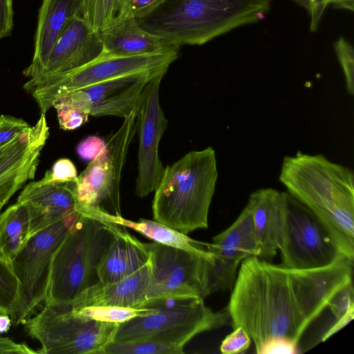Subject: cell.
Masks as SVG:
<instances>
[{"instance_id": "cell-1", "label": "cell", "mask_w": 354, "mask_h": 354, "mask_svg": "<svg viewBox=\"0 0 354 354\" xmlns=\"http://www.w3.org/2000/svg\"><path fill=\"white\" fill-rule=\"evenodd\" d=\"M227 309L232 328L242 327L258 354L275 338L298 345L309 326L290 269L258 257L241 261Z\"/></svg>"}, {"instance_id": "cell-2", "label": "cell", "mask_w": 354, "mask_h": 354, "mask_svg": "<svg viewBox=\"0 0 354 354\" xmlns=\"http://www.w3.org/2000/svg\"><path fill=\"white\" fill-rule=\"evenodd\" d=\"M288 193L329 232L339 252L354 260V174L322 154L284 157L279 176Z\"/></svg>"}, {"instance_id": "cell-3", "label": "cell", "mask_w": 354, "mask_h": 354, "mask_svg": "<svg viewBox=\"0 0 354 354\" xmlns=\"http://www.w3.org/2000/svg\"><path fill=\"white\" fill-rule=\"evenodd\" d=\"M272 0H164L138 25L174 46L203 45L265 19Z\"/></svg>"}, {"instance_id": "cell-4", "label": "cell", "mask_w": 354, "mask_h": 354, "mask_svg": "<svg viewBox=\"0 0 354 354\" xmlns=\"http://www.w3.org/2000/svg\"><path fill=\"white\" fill-rule=\"evenodd\" d=\"M217 178L212 147L189 151L167 165L154 190V221L185 234L207 228Z\"/></svg>"}, {"instance_id": "cell-5", "label": "cell", "mask_w": 354, "mask_h": 354, "mask_svg": "<svg viewBox=\"0 0 354 354\" xmlns=\"http://www.w3.org/2000/svg\"><path fill=\"white\" fill-rule=\"evenodd\" d=\"M115 225L80 213L53 255L45 305L67 309L82 291L100 282L98 268Z\"/></svg>"}, {"instance_id": "cell-6", "label": "cell", "mask_w": 354, "mask_h": 354, "mask_svg": "<svg viewBox=\"0 0 354 354\" xmlns=\"http://www.w3.org/2000/svg\"><path fill=\"white\" fill-rule=\"evenodd\" d=\"M156 310L119 324L113 341L148 339L184 348L196 335L226 325V308L214 312L199 297L164 298L146 304Z\"/></svg>"}, {"instance_id": "cell-7", "label": "cell", "mask_w": 354, "mask_h": 354, "mask_svg": "<svg viewBox=\"0 0 354 354\" xmlns=\"http://www.w3.org/2000/svg\"><path fill=\"white\" fill-rule=\"evenodd\" d=\"M118 326L81 316L71 309L45 305L26 322L25 329L40 342L37 353L103 354Z\"/></svg>"}, {"instance_id": "cell-8", "label": "cell", "mask_w": 354, "mask_h": 354, "mask_svg": "<svg viewBox=\"0 0 354 354\" xmlns=\"http://www.w3.org/2000/svg\"><path fill=\"white\" fill-rule=\"evenodd\" d=\"M136 132V109L124 118L102 151L73 183L79 212L86 208L121 216L120 186L128 150Z\"/></svg>"}, {"instance_id": "cell-9", "label": "cell", "mask_w": 354, "mask_h": 354, "mask_svg": "<svg viewBox=\"0 0 354 354\" xmlns=\"http://www.w3.org/2000/svg\"><path fill=\"white\" fill-rule=\"evenodd\" d=\"M80 212H75L29 236L11 263L19 292L10 314L12 324L22 323L44 301L53 255Z\"/></svg>"}, {"instance_id": "cell-10", "label": "cell", "mask_w": 354, "mask_h": 354, "mask_svg": "<svg viewBox=\"0 0 354 354\" xmlns=\"http://www.w3.org/2000/svg\"><path fill=\"white\" fill-rule=\"evenodd\" d=\"M144 244L151 263L150 281L144 306L164 298L204 299L209 295L207 270L212 254L209 251L200 254L156 242Z\"/></svg>"}, {"instance_id": "cell-11", "label": "cell", "mask_w": 354, "mask_h": 354, "mask_svg": "<svg viewBox=\"0 0 354 354\" xmlns=\"http://www.w3.org/2000/svg\"><path fill=\"white\" fill-rule=\"evenodd\" d=\"M180 47L147 55L99 57L89 64L41 86L30 93L41 113L66 95L80 88L118 77L140 72L167 73L178 58Z\"/></svg>"}, {"instance_id": "cell-12", "label": "cell", "mask_w": 354, "mask_h": 354, "mask_svg": "<svg viewBox=\"0 0 354 354\" xmlns=\"http://www.w3.org/2000/svg\"><path fill=\"white\" fill-rule=\"evenodd\" d=\"M279 250L289 269L324 267L344 256L319 219L288 192Z\"/></svg>"}, {"instance_id": "cell-13", "label": "cell", "mask_w": 354, "mask_h": 354, "mask_svg": "<svg viewBox=\"0 0 354 354\" xmlns=\"http://www.w3.org/2000/svg\"><path fill=\"white\" fill-rule=\"evenodd\" d=\"M165 74L151 78L145 85L136 108L138 134V176L136 194L143 198L158 186L164 171L159 156V144L167 126L160 104V87Z\"/></svg>"}, {"instance_id": "cell-14", "label": "cell", "mask_w": 354, "mask_h": 354, "mask_svg": "<svg viewBox=\"0 0 354 354\" xmlns=\"http://www.w3.org/2000/svg\"><path fill=\"white\" fill-rule=\"evenodd\" d=\"M160 74L165 73L146 71L118 77L73 91L57 101L73 105L88 115L124 119L137 108L147 82Z\"/></svg>"}, {"instance_id": "cell-15", "label": "cell", "mask_w": 354, "mask_h": 354, "mask_svg": "<svg viewBox=\"0 0 354 354\" xmlns=\"http://www.w3.org/2000/svg\"><path fill=\"white\" fill-rule=\"evenodd\" d=\"M102 52L98 33L93 32L82 13L72 18L52 48L41 73L29 80L24 89L30 93L35 88L50 83L97 59Z\"/></svg>"}, {"instance_id": "cell-16", "label": "cell", "mask_w": 354, "mask_h": 354, "mask_svg": "<svg viewBox=\"0 0 354 354\" xmlns=\"http://www.w3.org/2000/svg\"><path fill=\"white\" fill-rule=\"evenodd\" d=\"M353 261L342 256L332 263L310 269H290L297 297L310 325L327 306L332 296L352 281Z\"/></svg>"}, {"instance_id": "cell-17", "label": "cell", "mask_w": 354, "mask_h": 354, "mask_svg": "<svg viewBox=\"0 0 354 354\" xmlns=\"http://www.w3.org/2000/svg\"><path fill=\"white\" fill-rule=\"evenodd\" d=\"M17 202L28 208L30 218L29 236L78 211L72 183H45L40 180L28 183Z\"/></svg>"}, {"instance_id": "cell-18", "label": "cell", "mask_w": 354, "mask_h": 354, "mask_svg": "<svg viewBox=\"0 0 354 354\" xmlns=\"http://www.w3.org/2000/svg\"><path fill=\"white\" fill-rule=\"evenodd\" d=\"M83 0H42L39 10L32 62L23 74L29 80L44 68L52 48L68 21L82 13Z\"/></svg>"}, {"instance_id": "cell-19", "label": "cell", "mask_w": 354, "mask_h": 354, "mask_svg": "<svg viewBox=\"0 0 354 354\" xmlns=\"http://www.w3.org/2000/svg\"><path fill=\"white\" fill-rule=\"evenodd\" d=\"M150 259L130 276L115 282H98L82 291L67 309L115 306L142 308L150 281Z\"/></svg>"}, {"instance_id": "cell-20", "label": "cell", "mask_w": 354, "mask_h": 354, "mask_svg": "<svg viewBox=\"0 0 354 354\" xmlns=\"http://www.w3.org/2000/svg\"><path fill=\"white\" fill-rule=\"evenodd\" d=\"M286 204V192L272 188L253 192L247 205L252 212L259 241V258L272 259L277 252L281 240Z\"/></svg>"}, {"instance_id": "cell-21", "label": "cell", "mask_w": 354, "mask_h": 354, "mask_svg": "<svg viewBox=\"0 0 354 354\" xmlns=\"http://www.w3.org/2000/svg\"><path fill=\"white\" fill-rule=\"evenodd\" d=\"M102 44L100 57H127L160 53L174 47L142 29L136 19L113 22L98 32Z\"/></svg>"}, {"instance_id": "cell-22", "label": "cell", "mask_w": 354, "mask_h": 354, "mask_svg": "<svg viewBox=\"0 0 354 354\" xmlns=\"http://www.w3.org/2000/svg\"><path fill=\"white\" fill-rule=\"evenodd\" d=\"M149 260V254L144 243L129 234L124 227L115 224L114 238L98 268L99 281L109 283L124 279Z\"/></svg>"}, {"instance_id": "cell-23", "label": "cell", "mask_w": 354, "mask_h": 354, "mask_svg": "<svg viewBox=\"0 0 354 354\" xmlns=\"http://www.w3.org/2000/svg\"><path fill=\"white\" fill-rule=\"evenodd\" d=\"M209 252L242 261L260 253L252 212L246 205L239 217L225 230L212 239V243H203Z\"/></svg>"}, {"instance_id": "cell-24", "label": "cell", "mask_w": 354, "mask_h": 354, "mask_svg": "<svg viewBox=\"0 0 354 354\" xmlns=\"http://www.w3.org/2000/svg\"><path fill=\"white\" fill-rule=\"evenodd\" d=\"M82 214L90 216L100 221L111 222L124 227H129L145 236L162 245L177 248L189 252L204 254L202 242L189 237L187 234L178 232L158 221L141 218L133 221L122 216H114L97 209L87 208Z\"/></svg>"}, {"instance_id": "cell-25", "label": "cell", "mask_w": 354, "mask_h": 354, "mask_svg": "<svg viewBox=\"0 0 354 354\" xmlns=\"http://www.w3.org/2000/svg\"><path fill=\"white\" fill-rule=\"evenodd\" d=\"M46 115L41 113L37 123L0 147V176L20 166L41 151L49 131Z\"/></svg>"}, {"instance_id": "cell-26", "label": "cell", "mask_w": 354, "mask_h": 354, "mask_svg": "<svg viewBox=\"0 0 354 354\" xmlns=\"http://www.w3.org/2000/svg\"><path fill=\"white\" fill-rule=\"evenodd\" d=\"M27 207L17 202L2 212L0 220V253L10 264L29 238Z\"/></svg>"}, {"instance_id": "cell-27", "label": "cell", "mask_w": 354, "mask_h": 354, "mask_svg": "<svg viewBox=\"0 0 354 354\" xmlns=\"http://www.w3.org/2000/svg\"><path fill=\"white\" fill-rule=\"evenodd\" d=\"M211 253V252H210ZM212 254L207 270L209 295L232 288L236 280L239 259Z\"/></svg>"}, {"instance_id": "cell-28", "label": "cell", "mask_w": 354, "mask_h": 354, "mask_svg": "<svg viewBox=\"0 0 354 354\" xmlns=\"http://www.w3.org/2000/svg\"><path fill=\"white\" fill-rule=\"evenodd\" d=\"M120 0H83L82 15L89 29L98 33L110 26L117 15Z\"/></svg>"}, {"instance_id": "cell-29", "label": "cell", "mask_w": 354, "mask_h": 354, "mask_svg": "<svg viewBox=\"0 0 354 354\" xmlns=\"http://www.w3.org/2000/svg\"><path fill=\"white\" fill-rule=\"evenodd\" d=\"M78 315L97 321L121 324L132 318L156 310L152 308H131L115 306H86L71 309Z\"/></svg>"}, {"instance_id": "cell-30", "label": "cell", "mask_w": 354, "mask_h": 354, "mask_svg": "<svg viewBox=\"0 0 354 354\" xmlns=\"http://www.w3.org/2000/svg\"><path fill=\"white\" fill-rule=\"evenodd\" d=\"M183 348L148 339L109 342L103 354H183Z\"/></svg>"}, {"instance_id": "cell-31", "label": "cell", "mask_w": 354, "mask_h": 354, "mask_svg": "<svg viewBox=\"0 0 354 354\" xmlns=\"http://www.w3.org/2000/svg\"><path fill=\"white\" fill-rule=\"evenodd\" d=\"M19 292V281L11 264L0 253V314L10 315Z\"/></svg>"}, {"instance_id": "cell-32", "label": "cell", "mask_w": 354, "mask_h": 354, "mask_svg": "<svg viewBox=\"0 0 354 354\" xmlns=\"http://www.w3.org/2000/svg\"><path fill=\"white\" fill-rule=\"evenodd\" d=\"M40 152L32 155L20 166L0 176V192L12 187H22L28 180L32 179L39 161Z\"/></svg>"}, {"instance_id": "cell-33", "label": "cell", "mask_w": 354, "mask_h": 354, "mask_svg": "<svg viewBox=\"0 0 354 354\" xmlns=\"http://www.w3.org/2000/svg\"><path fill=\"white\" fill-rule=\"evenodd\" d=\"M334 49L345 77L348 93L354 94V49L345 38L340 37L334 44Z\"/></svg>"}, {"instance_id": "cell-34", "label": "cell", "mask_w": 354, "mask_h": 354, "mask_svg": "<svg viewBox=\"0 0 354 354\" xmlns=\"http://www.w3.org/2000/svg\"><path fill=\"white\" fill-rule=\"evenodd\" d=\"M163 1L120 0L117 15L113 22L127 19H138L142 18L153 11Z\"/></svg>"}, {"instance_id": "cell-35", "label": "cell", "mask_w": 354, "mask_h": 354, "mask_svg": "<svg viewBox=\"0 0 354 354\" xmlns=\"http://www.w3.org/2000/svg\"><path fill=\"white\" fill-rule=\"evenodd\" d=\"M59 127L66 131L75 130L86 123L89 115L73 105L57 101L53 104Z\"/></svg>"}, {"instance_id": "cell-36", "label": "cell", "mask_w": 354, "mask_h": 354, "mask_svg": "<svg viewBox=\"0 0 354 354\" xmlns=\"http://www.w3.org/2000/svg\"><path fill=\"white\" fill-rule=\"evenodd\" d=\"M77 176L73 162L68 158H60L55 161L50 169L46 171L40 180L45 183L64 184L75 183Z\"/></svg>"}, {"instance_id": "cell-37", "label": "cell", "mask_w": 354, "mask_h": 354, "mask_svg": "<svg viewBox=\"0 0 354 354\" xmlns=\"http://www.w3.org/2000/svg\"><path fill=\"white\" fill-rule=\"evenodd\" d=\"M335 319H339L354 308L353 280L341 287L327 304Z\"/></svg>"}, {"instance_id": "cell-38", "label": "cell", "mask_w": 354, "mask_h": 354, "mask_svg": "<svg viewBox=\"0 0 354 354\" xmlns=\"http://www.w3.org/2000/svg\"><path fill=\"white\" fill-rule=\"evenodd\" d=\"M251 342L248 333L239 326L225 337L220 346V351L223 354L243 353L249 349Z\"/></svg>"}, {"instance_id": "cell-39", "label": "cell", "mask_w": 354, "mask_h": 354, "mask_svg": "<svg viewBox=\"0 0 354 354\" xmlns=\"http://www.w3.org/2000/svg\"><path fill=\"white\" fill-rule=\"evenodd\" d=\"M30 127L27 122L11 115H0V147Z\"/></svg>"}, {"instance_id": "cell-40", "label": "cell", "mask_w": 354, "mask_h": 354, "mask_svg": "<svg viewBox=\"0 0 354 354\" xmlns=\"http://www.w3.org/2000/svg\"><path fill=\"white\" fill-rule=\"evenodd\" d=\"M106 142L97 136H90L79 142L77 146L78 156L85 161L93 160L104 149Z\"/></svg>"}, {"instance_id": "cell-41", "label": "cell", "mask_w": 354, "mask_h": 354, "mask_svg": "<svg viewBox=\"0 0 354 354\" xmlns=\"http://www.w3.org/2000/svg\"><path fill=\"white\" fill-rule=\"evenodd\" d=\"M13 18V0H0V39L11 35Z\"/></svg>"}, {"instance_id": "cell-42", "label": "cell", "mask_w": 354, "mask_h": 354, "mask_svg": "<svg viewBox=\"0 0 354 354\" xmlns=\"http://www.w3.org/2000/svg\"><path fill=\"white\" fill-rule=\"evenodd\" d=\"M297 353V344L286 338H275L270 340L262 348L260 354H295Z\"/></svg>"}, {"instance_id": "cell-43", "label": "cell", "mask_w": 354, "mask_h": 354, "mask_svg": "<svg viewBox=\"0 0 354 354\" xmlns=\"http://www.w3.org/2000/svg\"><path fill=\"white\" fill-rule=\"evenodd\" d=\"M36 354L31 348L24 344L17 343L8 337L0 336V354Z\"/></svg>"}, {"instance_id": "cell-44", "label": "cell", "mask_w": 354, "mask_h": 354, "mask_svg": "<svg viewBox=\"0 0 354 354\" xmlns=\"http://www.w3.org/2000/svg\"><path fill=\"white\" fill-rule=\"evenodd\" d=\"M331 1L310 0L311 9L309 14L310 15V30L311 32H314L317 29L325 9L329 3H331Z\"/></svg>"}, {"instance_id": "cell-45", "label": "cell", "mask_w": 354, "mask_h": 354, "mask_svg": "<svg viewBox=\"0 0 354 354\" xmlns=\"http://www.w3.org/2000/svg\"><path fill=\"white\" fill-rule=\"evenodd\" d=\"M354 317V308L339 319H336L335 323L324 333L322 338L324 342L330 337L333 335L346 326Z\"/></svg>"}, {"instance_id": "cell-46", "label": "cell", "mask_w": 354, "mask_h": 354, "mask_svg": "<svg viewBox=\"0 0 354 354\" xmlns=\"http://www.w3.org/2000/svg\"><path fill=\"white\" fill-rule=\"evenodd\" d=\"M21 187L15 186L0 192V220L1 216V209L3 205L9 201V199L19 190Z\"/></svg>"}, {"instance_id": "cell-47", "label": "cell", "mask_w": 354, "mask_h": 354, "mask_svg": "<svg viewBox=\"0 0 354 354\" xmlns=\"http://www.w3.org/2000/svg\"><path fill=\"white\" fill-rule=\"evenodd\" d=\"M331 3L336 8L346 9L351 11L354 10L353 0H332Z\"/></svg>"}, {"instance_id": "cell-48", "label": "cell", "mask_w": 354, "mask_h": 354, "mask_svg": "<svg viewBox=\"0 0 354 354\" xmlns=\"http://www.w3.org/2000/svg\"><path fill=\"white\" fill-rule=\"evenodd\" d=\"M12 324L9 315L0 314V333L9 330Z\"/></svg>"}, {"instance_id": "cell-49", "label": "cell", "mask_w": 354, "mask_h": 354, "mask_svg": "<svg viewBox=\"0 0 354 354\" xmlns=\"http://www.w3.org/2000/svg\"><path fill=\"white\" fill-rule=\"evenodd\" d=\"M295 1L297 3L305 8L308 12L310 13L311 9V3L310 0H292Z\"/></svg>"}]
</instances>
